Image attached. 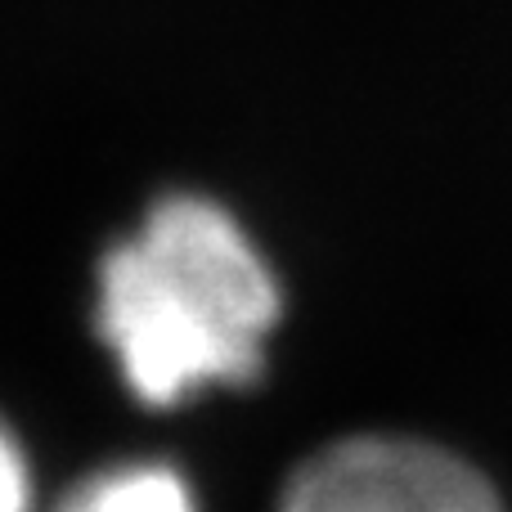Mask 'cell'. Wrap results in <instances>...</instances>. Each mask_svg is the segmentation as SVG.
<instances>
[{"mask_svg":"<svg viewBox=\"0 0 512 512\" xmlns=\"http://www.w3.org/2000/svg\"><path fill=\"white\" fill-rule=\"evenodd\" d=\"M279 283L225 207L171 194L99 265V337L144 405L252 382L279 324Z\"/></svg>","mask_w":512,"mask_h":512,"instance_id":"cell-1","label":"cell"},{"mask_svg":"<svg viewBox=\"0 0 512 512\" xmlns=\"http://www.w3.org/2000/svg\"><path fill=\"white\" fill-rule=\"evenodd\" d=\"M274 512H508L481 468L414 436H346L288 477Z\"/></svg>","mask_w":512,"mask_h":512,"instance_id":"cell-2","label":"cell"},{"mask_svg":"<svg viewBox=\"0 0 512 512\" xmlns=\"http://www.w3.org/2000/svg\"><path fill=\"white\" fill-rule=\"evenodd\" d=\"M59 512H198L185 477L167 463H122L81 481Z\"/></svg>","mask_w":512,"mask_h":512,"instance_id":"cell-3","label":"cell"},{"mask_svg":"<svg viewBox=\"0 0 512 512\" xmlns=\"http://www.w3.org/2000/svg\"><path fill=\"white\" fill-rule=\"evenodd\" d=\"M32 508V481H27V463L18 454L14 436L0 427V512H27Z\"/></svg>","mask_w":512,"mask_h":512,"instance_id":"cell-4","label":"cell"}]
</instances>
